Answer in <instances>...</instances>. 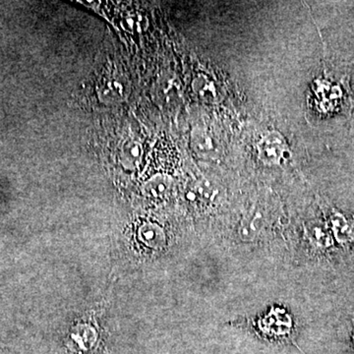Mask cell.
Returning <instances> with one entry per match:
<instances>
[{
    "mask_svg": "<svg viewBox=\"0 0 354 354\" xmlns=\"http://www.w3.org/2000/svg\"><path fill=\"white\" fill-rule=\"evenodd\" d=\"M286 146L285 140L279 133H268L258 145L260 160L266 165H279L285 155Z\"/></svg>",
    "mask_w": 354,
    "mask_h": 354,
    "instance_id": "1",
    "label": "cell"
},
{
    "mask_svg": "<svg viewBox=\"0 0 354 354\" xmlns=\"http://www.w3.org/2000/svg\"><path fill=\"white\" fill-rule=\"evenodd\" d=\"M264 227V216L260 209H251L244 216L239 227V235L243 241H253Z\"/></svg>",
    "mask_w": 354,
    "mask_h": 354,
    "instance_id": "2",
    "label": "cell"
},
{
    "mask_svg": "<svg viewBox=\"0 0 354 354\" xmlns=\"http://www.w3.org/2000/svg\"><path fill=\"white\" fill-rule=\"evenodd\" d=\"M330 228L335 239L341 243L354 242V221L346 216L333 211L330 214Z\"/></svg>",
    "mask_w": 354,
    "mask_h": 354,
    "instance_id": "3",
    "label": "cell"
},
{
    "mask_svg": "<svg viewBox=\"0 0 354 354\" xmlns=\"http://www.w3.org/2000/svg\"><path fill=\"white\" fill-rule=\"evenodd\" d=\"M142 155H143L142 146L138 142L129 140L121 147L120 152L121 165L124 169L132 171V169H136L141 162Z\"/></svg>",
    "mask_w": 354,
    "mask_h": 354,
    "instance_id": "4",
    "label": "cell"
},
{
    "mask_svg": "<svg viewBox=\"0 0 354 354\" xmlns=\"http://www.w3.org/2000/svg\"><path fill=\"white\" fill-rule=\"evenodd\" d=\"M172 180L165 176H157L153 177L146 183L145 193L147 196L151 198L164 197L171 189Z\"/></svg>",
    "mask_w": 354,
    "mask_h": 354,
    "instance_id": "5",
    "label": "cell"
},
{
    "mask_svg": "<svg viewBox=\"0 0 354 354\" xmlns=\"http://www.w3.org/2000/svg\"><path fill=\"white\" fill-rule=\"evenodd\" d=\"M308 236L311 239V242L316 246L321 248H327L333 244V239L330 236L329 230L324 225H310L308 230Z\"/></svg>",
    "mask_w": 354,
    "mask_h": 354,
    "instance_id": "6",
    "label": "cell"
},
{
    "mask_svg": "<svg viewBox=\"0 0 354 354\" xmlns=\"http://www.w3.org/2000/svg\"><path fill=\"white\" fill-rule=\"evenodd\" d=\"M143 235L150 245L158 247L165 242V234L162 228L156 225H147L143 230Z\"/></svg>",
    "mask_w": 354,
    "mask_h": 354,
    "instance_id": "7",
    "label": "cell"
},
{
    "mask_svg": "<svg viewBox=\"0 0 354 354\" xmlns=\"http://www.w3.org/2000/svg\"><path fill=\"white\" fill-rule=\"evenodd\" d=\"M101 91L102 93L109 92V91H111V95L109 97H111V100H113L114 102H116V100H118H118H121L120 97H122L123 95L122 86H121L118 81H109Z\"/></svg>",
    "mask_w": 354,
    "mask_h": 354,
    "instance_id": "8",
    "label": "cell"
},
{
    "mask_svg": "<svg viewBox=\"0 0 354 354\" xmlns=\"http://www.w3.org/2000/svg\"><path fill=\"white\" fill-rule=\"evenodd\" d=\"M353 344H354V334H353Z\"/></svg>",
    "mask_w": 354,
    "mask_h": 354,
    "instance_id": "9",
    "label": "cell"
}]
</instances>
